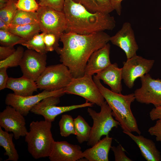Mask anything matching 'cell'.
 <instances>
[{
    "label": "cell",
    "mask_w": 161,
    "mask_h": 161,
    "mask_svg": "<svg viewBox=\"0 0 161 161\" xmlns=\"http://www.w3.org/2000/svg\"><path fill=\"white\" fill-rule=\"evenodd\" d=\"M110 36L104 31L88 34L68 32L63 33L60 40L63 47L55 50L60 61L66 66L73 78L85 75L88 61L92 53L110 41Z\"/></svg>",
    "instance_id": "obj_1"
},
{
    "label": "cell",
    "mask_w": 161,
    "mask_h": 161,
    "mask_svg": "<svg viewBox=\"0 0 161 161\" xmlns=\"http://www.w3.org/2000/svg\"><path fill=\"white\" fill-rule=\"evenodd\" d=\"M63 11L66 22L65 32L88 34L115 27L114 18L109 13L91 12L81 4L73 0H65Z\"/></svg>",
    "instance_id": "obj_2"
},
{
    "label": "cell",
    "mask_w": 161,
    "mask_h": 161,
    "mask_svg": "<svg viewBox=\"0 0 161 161\" xmlns=\"http://www.w3.org/2000/svg\"><path fill=\"white\" fill-rule=\"evenodd\" d=\"M93 79L112 109L113 117L120 123L123 131L135 132L140 134L141 131L131 108V103L135 100L134 93L123 95L114 92L105 87L95 75Z\"/></svg>",
    "instance_id": "obj_3"
},
{
    "label": "cell",
    "mask_w": 161,
    "mask_h": 161,
    "mask_svg": "<svg viewBox=\"0 0 161 161\" xmlns=\"http://www.w3.org/2000/svg\"><path fill=\"white\" fill-rule=\"evenodd\" d=\"M52 122L32 121L25 137L29 152L35 159L48 157L55 141L51 129Z\"/></svg>",
    "instance_id": "obj_4"
},
{
    "label": "cell",
    "mask_w": 161,
    "mask_h": 161,
    "mask_svg": "<svg viewBox=\"0 0 161 161\" xmlns=\"http://www.w3.org/2000/svg\"><path fill=\"white\" fill-rule=\"evenodd\" d=\"M100 107L99 112L90 108L87 109V112L93 122L87 144L89 146H92L100 140L102 136L109 135L113 128H117L120 126V123L114 118L112 110L106 101Z\"/></svg>",
    "instance_id": "obj_5"
},
{
    "label": "cell",
    "mask_w": 161,
    "mask_h": 161,
    "mask_svg": "<svg viewBox=\"0 0 161 161\" xmlns=\"http://www.w3.org/2000/svg\"><path fill=\"white\" fill-rule=\"evenodd\" d=\"M73 78L68 68L62 63L47 66L35 82L40 90L52 91L65 88Z\"/></svg>",
    "instance_id": "obj_6"
},
{
    "label": "cell",
    "mask_w": 161,
    "mask_h": 161,
    "mask_svg": "<svg viewBox=\"0 0 161 161\" xmlns=\"http://www.w3.org/2000/svg\"><path fill=\"white\" fill-rule=\"evenodd\" d=\"M65 93L80 96L86 101L100 106L105 101L104 97L94 82L92 76L84 75L73 78L65 88Z\"/></svg>",
    "instance_id": "obj_7"
},
{
    "label": "cell",
    "mask_w": 161,
    "mask_h": 161,
    "mask_svg": "<svg viewBox=\"0 0 161 161\" xmlns=\"http://www.w3.org/2000/svg\"><path fill=\"white\" fill-rule=\"evenodd\" d=\"M36 12L41 31L54 34L59 41L66 27V18L63 11L39 5Z\"/></svg>",
    "instance_id": "obj_8"
},
{
    "label": "cell",
    "mask_w": 161,
    "mask_h": 161,
    "mask_svg": "<svg viewBox=\"0 0 161 161\" xmlns=\"http://www.w3.org/2000/svg\"><path fill=\"white\" fill-rule=\"evenodd\" d=\"M60 97L50 96L45 98L35 105L30 112L35 114L43 116L44 120L52 122L58 115L65 112L77 109L92 107L94 104L86 101L83 104L67 106H57Z\"/></svg>",
    "instance_id": "obj_9"
},
{
    "label": "cell",
    "mask_w": 161,
    "mask_h": 161,
    "mask_svg": "<svg viewBox=\"0 0 161 161\" xmlns=\"http://www.w3.org/2000/svg\"><path fill=\"white\" fill-rule=\"evenodd\" d=\"M65 94L64 88L52 91L43 90L37 95L26 96L10 93L6 95L5 103L14 108L24 116H26L35 105L45 98L52 96L61 97Z\"/></svg>",
    "instance_id": "obj_10"
},
{
    "label": "cell",
    "mask_w": 161,
    "mask_h": 161,
    "mask_svg": "<svg viewBox=\"0 0 161 161\" xmlns=\"http://www.w3.org/2000/svg\"><path fill=\"white\" fill-rule=\"evenodd\" d=\"M154 63V60L148 59L136 55L123 62L122 77L126 85L131 89L135 80L150 70Z\"/></svg>",
    "instance_id": "obj_11"
},
{
    "label": "cell",
    "mask_w": 161,
    "mask_h": 161,
    "mask_svg": "<svg viewBox=\"0 0 161 161\" xmlns=\"http://www.w3.org/2000/svg\"><path fill=\"white\" fill-rule=\"evenodd\" d=\"M140 80L141 86L134 93L135 99L141 103L152 104L155 107L161 106V79H154L147 73Z\"/></svg>",
    "instance_id": "obj_12"
},
{
    "label": "cell",
    "mask_w": 161,
    "mask_h": 161,
    "mask_svg": "<svg viewBox=\"0 0 161 161\" xmlns=\"http://www.w3.org/2000/svg\"><path fill=\"white\" fill-rule=\"evenodd\" d=\"M46 54L28 49L24 51L19 65L23 75L36 81L47 67Z\"/></svg>",
    "instance_id": "obj_13"
},
{
    "label": "cell",
    "mask_w": 161,
    "mask_h": 161,
    "mask_svg": "<svg viewBox=\"0 0 161 161\" xmlns=\"http://www.w3.org/2000/svg\"><path fill=\"white\" fill-rule=\"evenodd\" d=\"M24 116L13 107L7 105L0 113V127L13 133L16 140L25 136L28 131Z\"/></svg>",
    "instance_id": "obj_14"
},
{
    "label": "cell",
    "mask_w": 161,
    "mask_h": 161,
    "mask_svg": "<svg viewBox=\"0 0 161 161\" xmlns=\"http://www.w3.org/2000/svg\"><path fill=\"white\" fill-rule=\"evenodd\" d=\"M110 41L124 52L127 59L137 55L139 47L129 22L123 23L121 28L114 35L110 37Z\"/></svg>",
    "instance_id": "obj_15"
},
{
    "label": "cell",
    "mask_w": 161,
    "mask_h": 161,
    "mask_svg": "<svg viewBox=\"0 0 161 161\" xmlns=\"http://www.w3.org/2000/svg\"><path fill=\"white\" fill-rule=\"evenodd\" d=\"M81 147L66 141H55L48 158L51 161H76L83 158Z\"/></svg>",
    "instance_id": "obj_16"
},
{
    "label": "cell",
    "mask_w": 161,
    "mask_h": 161,
    "mask_svg": "<svg viewBox=\"0 0 161 161\" xmlns=\"http://www.w3.org/2000/svg\"><path fill=\"white\" fill-rule=\"evenodd\" d=\"M110 45L108 43L92 53L88 61L84 75L92 76L111 64L110 59Z\"/></svg>",
    "instance_id": "obj_17"
},
{
    "label": "cell",
    "mask_w": 161,
    "mask_h": 161,
    "mask_svg": "<svg viewBox=\"0 0 161 161\" xmlns=\"http://www.w3.org/2000/svg\"><path fill=\"white\" fill-rule=\"evenodd\" d=\"M95 75L97 78L102 80L105 84L109 86L112 91L117 93H121L122 90V68H119L117 63L111 64Z\"/></svg>",
    "instance_id": "obj_18"
},
{
    "label": "cell",
    "mask_w": 161,
    "mask_h": 161,
    "mask_svg": "<svg viewBox=\"0 0 161 161\" xmlns=\"http://www.w3.org/2000/svg\"><path fill=\"white\" fill-rule=\"evenodd\" d=\"M123 132L135 142L139 148L142 156L147 161L161 160L160 152L157 149L153 140L140 134L136 136L131 132Z\"/></svg>",
    "instance_id": "obj_19"
},
{
    "label": "cell",
    "mask_w": 161,
    "mask_h": 161,
    "mask_svg": "<svg viewBox=\"0 0 161 161\" xmlns=\"http://www.w3.org/2000/svg\"><path fill=\"white\" fill-rule=\"evenodd\" d=\"M112 138L109 135L99 140L92 147L83 152V156L89 161H108V154Z\"/></svg>",
    "instance_id": "obj_20"
},
{
    "label": "cell",
    "mask_w": 161,
    "mask_h": 161,
    "mask_svg": "<svg viewBox=\"0 0 161 161\" xmlns=\"http://www.w3.org/2000/svg\"><path fill=\"white\" fill-rule=\"evenodd\" d=\"M6 88L16 95L26 96L33 95L38 89L36 82L24 76L19 78H9Z\"/></svg>",
    "instance_id": "obj_21"
},
{
    "label": "cell",
    "mask_w": 161,
    "mask_h": 161,
    "mask_svg": "<svg viewBox=\"0 0 161 161\" xmlns=\"http://www.w3.org/2000/svg\"><path fill=\"white\" fill-rule=\"evenodd\" d=\"M13 133H9L0 127V146L5 151L4 155L8 157L4 161H17L19 159L18 154L13 141Z\"/></svg>",
    "instance_id": "obj_22"
},
{
    "label": "cell",
    "mask_w": 161,
    "mask_h": 161,
    "mask_svg": "<svg viewBox=\"0 0 161 161\" xmlns=\"http://www.w3.org/2000/svg\"><path fill=\"white\" fill-rule=\"evenodd\" d=\"M92 13H109L114 10L109 0H73Z\"/></svg>",
    "instance_id": "obj_23"
},
{
    "label": "cell",
    "mask_w": 161,
    "mask_h": 161,
    "mask_svg": "<svg viewBox=\"0 0 161 161\" xmlns=\"http://www.w3.org/2000/svg\"><path fill=\"white\" fill-rule=\"evenodd\" d=\"M8 31L27 41L38 34L41 30L38 23L21 25H10Z\"/></svg>",
    "instance_id": "obj_24"
},
{
    "label": "cell",
    "mask_w": 161,
    "mask_h": 161,
    "mask_svg": "<svg viewBox=\"0 0 161 161\" xmlns=\"http://www.w3.org/2000/svg\"><path fill=\"white\" fill-rule=\"evenodd\" d=\"M76 137L80 143L87 142L89 138L92 127L80 115L74 119Z\"/></svg>",
    "instance_id": "obj_25"
},
{
    "label": "cell",
    "mask_w": 161,
    "mask_h": 161,
    "mask_svg": "<svg viewBox=\"0 0 161 161\" xmlns=\"http://www.w3.org/2000/svg\"><path fill=\"white\" fill-rule=\"evenodd\" d=\"M38 23L36 12H29L17 9L10 25H21Z\"/></svg>",
    "instance_id": "obj_26"
},
{
    "label": "cell",
    "mask_w": 161,
    "mask_h": 161,
    "mask_svg": "<svg viewBox=\"0 0 161 161\" xmlns=\"http://www.w3.org/2000/svg\"><path fill=\"white\" fill-rule=\"evenodd\" d=\"M45 33L42 32L34 36L30 39L25 41L21 44L22 46L26 47L28 49L34 50L38 52L47 53L44 41V37Z\"/></svg>",
    "instance_id": "obj_27"
},
{
    "label": "cell",
    "mask_w": 161,
    "mask_h": 161,
    "mask_svg": "<svg viewBox=\"0 0 161 161\" xmlns=\"http://www.w3.org/2000/svg\"><path fill=\"white\" fill-rule=\"evenodd\" d=\"M58 125L60 134L62 137H66L71 134L75 135L74 120L71 115L68 114L62 115Z\"/></svg>",
    "instance_id": "obj_28"
},
{
    "label": "cell",
    "mask_w": 161,
    "mask_h": 161,
    "mask_svg": "<svg viewBox=\"0 0 161 161\" xmlns=\"http://www.w3.org/2000/svg\"><path fill=\"white\" fill-rule=\"evenodd\" d=\"M24 52L23 47H18L12 55L5 59L0 61V68H7L19 66Z\"/></svg>",
    "instance_id": "obj_29"
},
{
    "label": "cell",
    "mask_w": 161,
    "mask_h": 161,
    "mask_svg": "<svg viewBox=\"0 0 161 161\" xmlns=\"http://www.w3.org/2000/svg\"><path fill=\"white\" fill-rule=\"evenodd\" d=\"M26 41L20 37L9 31L0 30V43L4 46L14 47Z\"/></svg>",
    "instance_id": "obj_30"
},
{
    "label": "cell",
    "mask_w": 161,
    "mask_h": 161,
    "mask_svg": "<svg viewBox=\"0 0 161 161\" xmlns=\"http://www.w3.org/2000/svg\"><path fill=\"white\" fill-rule=\"evenodd\" d=\"M17 1L9 0L7 5L0 9V19L4 21L9 26L17 9L16 6Z\"/></svg>",
    "instance_id": "obj_31"
},
{
    "label": "cell",
    "mask_w": 161,
    "mask_h": 161,
    "mask_svg": "<svg viewBox=\"0 0 161 161\" xmlns=\"http://www.w3.org/2000/svg\"><path fill=\"white\" fill-rule=\"evenodd\" d=\"M16 6L18 9L29 12H36L39 5L35 0H18Z\"/></svg>",
    "instance_id": "obj_32"
},
{
    "label": "cell",
    "mask_w": 161,
    "mask_h": 161,
    "mask_svg": "<svg viewBox=\"0 0 161 161\" xmlns=\"http://www.w3.org/2000/svg\"><path fill=\"white\" fill-rule=\"evenodd\" d=\"M44 41L47 52L55 50L59 47V40L54 34L45 33L44 37Z\"/></svg>",
    "instance_id": "obj_33"
},
{
    "label": "cell",
    "mask_w": 161,
    "mask_h": 161,
    "mask_svg": "<svg viewBox=\"0 0 161 161\" xmlns=\"http://www.w3.org/2000/svg\"><path fill=\"white\" fill-rule=\"evenodd\" d=\"M111 148L113 151L115 161H131L125 154L126 151L120 145L117 146H111Z\"/></svg>",
    "instance_id": "obj_34"
},
{
    "label": "cell",
    "mask_w": 161,
    "mask_h": 161,
    "mask_svg": "<svg viewBox=\"0 0 161 161\" xmlns=\"http://www.w3.org/2000/svg\"><path fill=\"white\" fill-rule=\"evenodd\" d=\"M65 0H42L39 1L40 6H46L55 10L63 11Z\"/></svg>",
    "instance_id": "obj_35"
},
{
    "label": "cell",
    "mask_w": 161,
    "mask_h": 161,
    "mask_svg": "<svg viewBox=\"0 0 161 161\" xmlns=\"http://www.w3.org/2000/svg\"><path fill=\"white\" fill-rule=\"evenodd\" d=\"M148 132L151 135L155 136L156 141L161 143V119L157 120L155 124L149 129Z\"/></svg>",
    "instance_id": "obj_36"
},
{
    "label": "cell",
    "mask_w": 161,
    "mask_h": 161,
    "mask_svg": "<svg viewBox=\"0 0 161 161\" xmlns=\"http://www.w3.org/2000/svg\"><path fill=\"white\" fill-rule=\"evenodd\" d=\"M14 47L1 46L0 47V60H3L10 56L15 51Z\"/></svg>",
    "instance_id": "obj_37"
},
{
    "label": "cell",
    "mask_w": 161,
    "mask_h": 161,
    "mask_svg": "<svg viewBox=\"0 0 161 161\" xmlns=\"http://www.w3.org/2000/svg\"><path fill=\"white\" fill-rule=\"evenodd\" d=\"M7 68H0V90L6 88L7 84L9 79L7 72Z\"/></svg>",
    "instance_id": "obj_38"
},
{
    "label": "cell",
    "mask_w": 161,
    "mask_h": 161,
    "mask_svg": "<svg viewBox=\"0 0 161 161\" xmlns=\"http://www.w3.org/2000/svg\"><path fill=\"white\" fill-rule=\"evenodd\" d=\"M149 117L152 121L161 119V106L152 109L149 112Z\"/></svg>",
    "instance_id": "obj_39"
},
{
    "label": "cell",
    "mask_w": 161,
    "mask_h": 161,
    "mask_svg": "<svg viewBox=\"0 0 161 161\" xmlns=\"http://www.w3.org/2000/svg\"><path fill=\"white\" fill-rule=\"evenodd\" d=\"M113 7L118 15L121 13V2L123 0H109Z\"/></svg>",
    "instance_id": "obj_40"
},
{
    "label": "cell",
    "mask_w": 161,
    "mask_h": 161,
    "mask_svg": "<svg viewBox=\"0 0 161 161\" xmlns=\"http://www.w3.org/2000/svg\"><path fill=\"white\" fill-rule=\"evenodd\" d=\"M9 27L4 21L0 19V30L8 31Z\"/></svg>",
    "instance_id": "obj_41"
},
{
    "label": "cell",
    "mask_w": 161,
    "mask_h": 161,
    "mask_svg": "<svg viewBox=\"0 0 161 161\" xmlns=\"http://www.w3.org/2000/svg\"><path fill=\"white\" fill-rule=\"evenodd\" d=\"M9 0H0V9L5 7L8 3Z\"/></svg>",
    "instance_id": "obj_42"
},
{
    "label": "cell",
    "mask_w": 161,
    "mask_h": 161,
    "mask_svg": "<svg viewBox=\"0 0 161 161\" xmlns=\"http://www.w3.org/2000/svg\"><path fill=\"white\" fill-rule=\"evenodd\" d=\"M159 29L161 30V26L160 27Z\"/></svg>",
    "instance_id": "obj_43"
},
{
    "label": "cell",
    "mask_w": 161,
    "mask_h": 161,
    "mask_svg": "<svg viewBox=\"0 0 161 161\" xmlns=\"http://www.w3.org/2000/svg\"><path fill=\"white\" fill-rule=\"evenodd\" d=\"M14 0L17 1L18 0Z\"/></svg>",
    "instance_id": "obj_44"
},
{
    "label": "cell",
    "mask_w": 161,
    "mask_h": 161,
    "mask_svg": "<svg viewBox=\"0 0 161 161\" xmlns=\"http://www.w3.org/2000/svg\"><path fill=\"white\" fill-rule=\"evenodd\" d=\"M39 0V1H41V0Z\"/></svg>",
    "instance_id": "obj_45"
}]
</instances>
